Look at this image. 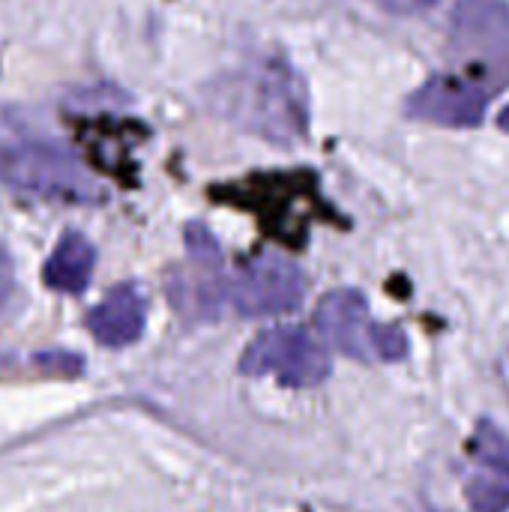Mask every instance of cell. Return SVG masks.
<instances>
[{
    "label": "cell",
    "instance_id": "7",
    "mask_svg": "<svg viewBox=\"0 0 509 512\" xmlns=\"http://www.w3.org/2000/svg\"><path fill=\"white\" fill-rule=\"evenodd\" d=\"M450 42L459 54L507 60L509 6L507 0H459L453 9Z\"/></svg>",
    "mask_w": 509,
    "mask_h": 512
},
{
    "label": "cell",
    "instance_id": "2",
    "mask_svg": "<svg viewBox=\"0 0 509 512\" xmlns=\"http://www.w3.org/2000/svg\"><path fill=\"white\" fill-rule=\"evenodd\" d=\"M0 180L18 192L60 204H99V183L60 144L21 141L0 156Z\"/></svg>",
    "mask_w": 509,
    "mask_h": 512
},
{
    "label": "cell",
    "instance_id": "6",
    "mask_svg": "<svg viewBox=\"0 0 509 512\" xmlns=\"http://www.w3.org/2000/svg\"><path fill=\"white\" fill-rule=\"evenodd\" d=\"M492 99V87L471 75H432L405 102L408 117L447 129L480 126Z\"/></svg>",
    "mask_w": 509,
    "mask_h": 512
},
{
    "label": "cell",
    "instance_id": "5",
    "mask_svg": "<svg viewBox=\"0 0 509 512\" xmlns=\"http://www.w3.org/2000/svg\"><path fill=\"white\" fill-rule=\"evenodd\" d=\"M306 279L300 267L276 252L249 261L234 279L225 282V306L246 318H267L294 312L303 303Z\"/></svg>",
    "mask_w": 509,
    "mask_h": 512
},
{
    "label": "cell",
    "instance_id": "13",
    "mask_svg": "<svg viewBox=\"0 0 509 512\" xmlns=\"http://www.w3.org/2000/svg\"><path fill=\"white\" fill-rule=\"evenodd\" d=\"M372 3L390 15H423V12L435 9L441 0H372Z\"/></svg>",
    "mask_w": 509,
    "mask_h": 512
},
{
    "label": "cell",
    "instance_id": "11",
    "mask_svg": "<svg viewBox=\"0 0 509 512\" xmlns=\"http://www.w3.org/2000/svg\"><path fill=\"white\" fill-rule=\"evenodd\" d=\"M471 450H474V456L480 459V465L486 471H498V474L509 477V438L501 429H495L492 423L483 420L477 426Z\"/></svg>",
    "mask_w": 509,
    "mask_h": 512
},
{
    "label": "cell",
    "instance_id": "12",
    "mask_svg": "<svg viewBox=\"0 0 509 512\" xmlns=\"http://www.w3.org/2000/svg\"><path fill=\"white\" fill-rule=\"evenodd\" d=\"M186 255H189V264L195 267L222 270V246L201 222L186 225Z\"/></svg>",
    "mask_w": 509,
    "mask_h": 512
},
{
    "label": "cell",
    "instance_id": "10",
    "mask_svg": "<svg viewBox=\"0 0 509 512\" xmlns=\"http://www.w3.org/2000/svg\"><path fill=\"white\" fill-rule=\"evenodd\" d=\"M468 504L474 512H507L509 510V477L498 471H480L468 483Z\"/></svg>",
    "mask_w": 509,
    "mask_h": 512
},
{
    "label": "cell",
    "instance_id": "8",
    "mask_svg": "<svg viewBox=\"0 0 509 512\" xmlns=\"http://www.w3.org/2000/svg\"><path fill=\"white\" fill-rule=\"evenodd\" d=\"M144 318L147 306L141 291L135 285H117L87 312V330L105 348H126L141 339Z\"/></svg>",
    "mask_w": 509,
    "mask_h": 512
},
{
    "label": "cell",
    "instance_id": "9",
    "mask_svg": "<svg viewBox=\"0 0 509 512\" xmlns=\"http://www.w3.org/2000/svg\"><path fill=\"white\" fill-rule=\"evenodd\" d=\"M93 264H96L93 243L78 231H66L42 267V282L60 294H81L90 285Z\"/></svg>",
    "mask_w": 509,
    "mask_h": 512
},
{
    "label": "cell",
    "instance_id": "15",
    "mask_svg": "<svg viewBox=\"0 0 509 512\" xmlns=\"http://www.w3.org/2000/svg\"><path fill=\"white\" fill-rule=\"evenodd\" d=\"M498 129H501V132H507V135H509V105L504 108V111H501V114H498Z\"/></svg>",
    "mask_w": 509,
    "mask_h": 512
},
{
    "label": "cell",
    "instance_id": "4",
    "mask_svg": "<svg viewBox=\"0 0 509 512\" xmlns=\"http://www.w3.org/2000/svg\"><path fill=\"white\" fill-rule=\"evenodd\" d=\"M240 372L273 375L285 387L309 390L330 375V354L303 327L285 324L270 327L252 339V345L240 357Z\"/></svg>",
    "mask_w": 509,
    "mask_h": 512
},
{
    "label": "cell",
    "instance_id": "3",
    "mask_svg": "<svg viewBox=\"0 0 509 512\" xmlns=\"http://www.w3.org/2000/svg\"><path fill=\"white\" fill-rule=\"evenodd\" d=\"M315 327L330 348L363 363H399L408 354V339L393 324H378L369 303L354 288L330 291L315 312Z\"/></svg>",
    "mask_w": 509,
    "mask_h": 512
},
{
    "label": "cell",
    "instance_id": "14",
    "mask_svg": "<svg viewBox=\"0 0 509 512\" xmlns=\"http://www.w3.org/2000/svg\"><path fill=\"white\" fill-rule=\"evenodd\" d=\"M12 291H15V267H12V258H9L6 246L0 243V315L12 300Z\"/></svg>",
    "mask_w": 509,
    "mask_h": 512
},
{
    "label": "cell",
    "instance_id": "1",
    "mask_svg": "<svg viewBox=\"0 0 509 512\" xmlns=\"http://www.w3.org/2000/svg\"><path fill=\"white\" fill-rule=\"evenodd\" d=\"M207 102L222 120L282 147L309 132L306 81L282 60H261L216 78L207 87Z\"/></svg>",
    "mask_w": 509,
    "mask_h": 512
}]
</instances>
